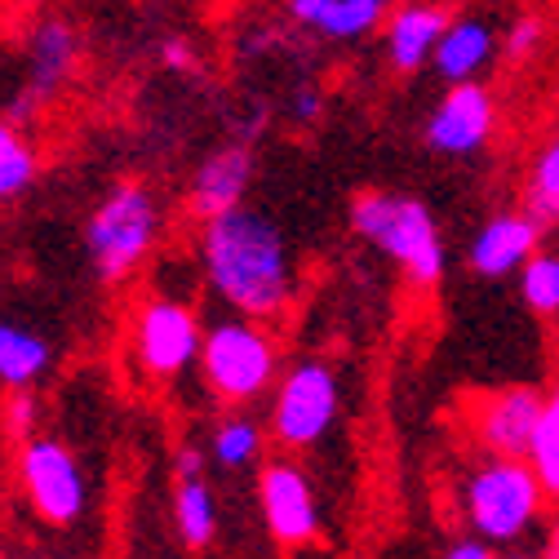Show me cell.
Returning <instances> with one entry per match:
<instances>
[{
  "instance_id": "cell-1",
  "label": "cell",
  "mask_w": 559,
  "mask_h": 559,
  "mask_svg": "<svg viewBox=\"0 0 559 559\" xmlns=\"http://www.w3.org/2000/svg\"><path fill=\"white\" fill-rule=\"evenodd\" d=\"M200 262L223 302L253 320H271L294 302L298 275L289 240L258 209H227L200 227Z\"/></svg>"
},
{
  "instance_id": "cell-2",
  "label": "cell",
  "mask_w": 559,
  "mask_h": 559,
  "mask_svg": "<svg viewBox=\"0 0 559 559\" xmlns=\"http://www.w3.org/2000/svg\"><path fill=\"white\" fill-rule=\"evenodd\" d=\"M352 231L391 258L413 289H436L444 280V240L440 223L417 195L400 191H360L352 200Z\"/></svg>"
},
{
  "instance_id": "cell-3",
  "label": "cell",
  "mask_w": 559,
  "mask_h": 559,
  "mask_svg": "<svg viewBox=\"0 0 559 559\" xmlns=\"http://www.w3.org/2000/svg\"><path fill=\"white\" fill-rule=\"evenodd\" d=\"M546 502H550V493L542 488L528 457L484 453V462H475L462 479L466 528L493 546L520 542L546 515Z\"/></svg>"
},
{
  "instance_id": "cell-4",
  "label": "cell",
  "mask_w": 559,
  "mask_h": 559,
  "mask_svg": "<svg viewBox=\"0 0 559 559\" xmlns=\"http://www.w3.org/2000/svg\"><path fill=\"white\" fill-rule=\"evenodd\" d=\"M160 240V204L143 182H116L85 227L90 258L107 285L133 275Z\"/></svg>"
},
{
  "instance_id": "cell-5",
  "label": "cell",
  "mask_w": 559,
  "mask_h": 559,
  "mask_svg": "<svg viewBox=\"0 0 559 559\" xmlns=\"http://www.w3.org/2000/svg\"><path fill=\"white\" fill-rule=\"evenodd\" d=\"M275 337L249 316V320H223L204 333L200 346V373L204 386L227 404H245L258 400L271 382H275Z\"/></svg>"
},
{
  "instance_id": "cell-6",
  "label": "cell",
  "mask_w": 559,
  "mask_h": 559,
  "mask_svg": "<svg viewBox=\"0 0 559 559\" xmlns=\"http://www.w3.org/2000/svg\"><path fill=\"white\" fill-rule=\"evenodd\" d=\"M19 479H23V493H27L32 511L45 524L67 528V524H76L85 515V475H81L76 453L67 444L45 440V436L23 440Z\"/></svg>"
},
{
  "instance_id": "cell-7",
  "label": "cell",
  "mask_w": 559,
  "mask_h": 559,
  "mask_svg": "<svg viewBox=\"0 0 559 559\" xmlns=\"http://www.w3.org/2000/svg\"><path fill=\"white\" fill-rule=\"evenodd\" d=\"M337 417V373L324 360H302L280 382L271 404V431L285 449H311Z\"/></svg>"
},
{
  "instance_id": "cell-8",
  "label": "cell",
  "mask_w": 559,
  "mask_h": 559,
  "mask_svg": "<svg viewBox=\"0 0 559 559\" xmlns=\"http://www.w3.org/2000/svg\"><path fill=\"white\" fill-rule=\"evenodd\" d=\"M200 346H204V329H200V320H195V311L187 302L152 298V302L138 307L133 356H138V365H143V373L169 382L187 365L200 360Z\"/></svg>"
},
{
  "instance_id": "cell-9",
  "label": "cell",
  "mask_w": 559,
  "mask_h": 559,
  "mask_svg": "<svg viewBox=\"0 0 559 559\" xmlns=\"http://www.w3.org/2000/svg\"><path fill=\"white\" fill-rule=\"evenodd\" d=\"M546 413V395L533 386H502L488 391L471 404V431L484 453H507V457H528L533 431Z\"/></svg>"
},
{
  "instance_id": "cell-10",
  "label": "cell",
  "mask_w": 559,
  "mask_h": 559,
  "mask_svg": "<svg viewBox=\"0 0 559 559\" xmlns=\"http://www.w3.org/2000/svg\"><path fill=\"white\" fill-rule=\"evenodd\" d=\"M76 62H81V32L67 23V19H45L32 32V49H27V85L14 103L10 120H27L36 107L53 103L67 81L76 76Z\"/></svg>"
},
{
  "instance_id": "cell-11",
  "label": "cell",
  "mask_w": 559,
  "mask_h": 559,
  "mask_svg": "<svg viewBox=\"0 0 559 559\" xmlns=\"http://www.w3.org/2000/svg\"><path fill=\"white\" fill-rule=\"evenodd\" d=\"M493 124H498L493 94H488L479 81H462L427 116L423 138H427V147L440 152V156H471L493 138Z\"/></svg>"
},
{
  "instance_id": "cell-12",
  "label": "cell",
  "mask_w": 559,
  "mask_h": 559,
  "mask_svg": "<svg viewBox=\"0 0 559 559\" xmlns=\"http://www.w3.org/2000/svg\"><path fill=\"white\" fill-rule=\"evenodd\" d=\"M258 498L266 528L280 546H302L320 533V511L311 498V484L294 462H266L258 475Z\"/></svg>"
},
{
  "instance_id": "cell-13",
  "label": "cell",
  "mask_w": 559,
  "mask_h": 559,
  "mask_svg": "<svg viewBox=\"0 0 559 559\" xmlns=\"http://www.w3.org/2000/svg\"><path fill=\"white\" fill-rule=\"evenodd\" d=\"M542 249V218L537 214H498L488 218L471 240V271L484 280H502L524 271V262Z\"/></svg>"
},
{
  "instance_id": "cell-14",
  "label": "cell",
  "mask_w": 559,
  "mask_h": 559,
  "mask_svg": "<svg viewBox=\"0 0 559 559\" xmlns=\"http://www.w3.org/2000/svg\"><path fill=\"white\" fill-rule=\"evenodd\" d=\"M253 182V152L245 143H227L214 156H204V165L191 178V214L200 223L227 214V209H240L245 191Z\"/></svg>"
},
{
  "instance_id": "cell-15",
  "label": "cell",
  "mask_w": 559,
  "mask_h": 559,
  "mask_svg": "<svg viewBox=\"0 0 559 559\" xmlns=\"http://www.w3.org/2000/svg\"><path fill=\"white\" fill-rule=\"evenodd\" d=\"M449 27V14L431 0H408L400 5L391 19H386V58L395 72H417V67H427L436 58V45Z\"/></svg>"
},
{
  "instance_id": "cell-16",
  "label": "cell",
  "mask_w": 559,
  "mask_h": 559,
  "mask_svg": "<svg viewBox=\"0 0 559 559\" xmlns=\"http://www.w3.org/2000/svg\"><path fill=\"white\" fill-rule=\"evenodd\" d=\"M391 0H289L294 23L324 40H360L386 23Z\"/></svg>"
},
{
  "instance_id": "cell-17",
  "label": "cell",
  "mask_w": 559,
  "mask_h": 559,
  "mask_svg": "<svg viewBox=\"0 0 559 559\" xmlns=\"http://www.w3.org/2000/svg\"><path fill=\"white\" fill-rule=\"evenodd\" d=\"M431 62L449 85L475 81L484 67L493 62V27H488L484 19H449Z\"/></svg>"
},
{
  "instance_id": "cell-18",
  "label": "cell",
  "mask_w": 559,
  "mask_h": 559,
  "mask_svg": "<svg viewBox=\"0 0 559 559\" xmlns=\"http://www.w3.org/2000/svg\"><path fill=\"white\" fill-rule=\"evenodd\" d=\"M49 369V342L23 324H5L0 320V386H32L40 382Z\"/></svg>"
},
{
  "instance_id": "cell-19",
  "label": "cell",
  "mask_w": 559,
  "mask_h": 559,
  "mask_svg": "<svg viewBox=\"0 0 559 559\" xmlns=\"http://www.w3.org/2000/svg\"><path fill=\"white\" fill-rule=\"evenodd\" d=\"M174 524H178V537L191 546V550H204L218 533V507H214V493H209L204 475H178L174 484Z\"/></svg>"
},
{
  "instance_id": "cell-20",
  "label": "cell",
  "mask_w": 559,
  "mask_h": 559,
  "mask_svg": "<svg viewBox=\"0 0 559 559\" xmlns=\"http://www.w3.org/2000/svg\"><path fill=\"white\" fill-rule=\"evenodd\" d=\"M36 178V152L23 138L19 120H0V200H14Z\"/></svg>"
},
{
  "instance_id": "cell-21",
  "label": "cell",
  "mask_w": 559,
  "mask_h": 559,
  "mask_svg": "<svg viewBox=\"0 0 559 559\" xmlns=\"http://www.w3.org/2000/svg\"><path fill=\"white\" fill-rule=\"evenodd\" d=\"M520 294L528 302V311L537 316H559V253L537 249L524 271H520Z\"/></svg>"
},
{
  "instance_id": "cell-22",
  "label": "cell",
  "mask_w": 559,
  "mask_h": 559,
  "mask_svg": "<svg viewBox=\"0 0 559 559\" xmlns=\"http://www.w3.org/2000/svg\"><path fill=\"white\" fill-rule=\"evenodd\" d=\"M528 462L542 479V488L559 502V408L546 400V413L533 431V444H528Z\"/></svg>"
},
{
  "instance_id": "cell-23",
  "label": "cell",
  "mask_w": 559,
  "mask_h": 559,
  "mask_svg": "<svg viewBox=\"0 0 559 559\" xmlns=\"http://www.w3.org/2000/svg\"><path fill=\"white\" fill-rule=\"evenodd\" d=\"M214 462L218 466H227V471H236V466H249L253 457H258V449H262V431L249 423V417H227V423L214 431Z\"/></svg>"
},
{
  "instance_id": "cell-24",
  "label": "cell",
  "mask_w": 559,
  "mask_h": 559,
  "mask_svg": "<svg viewBox=\"0 0 559 559\" xmlns=\"http://www.w3.org/2000/svg\"><path fill=\"white\" fill-rule=\"evenodd\" d=\"M555 200H559V138H550V143L537 152L533 169H528V204H533V214L542 223H546Z\"/></svg>"
},
{
  "instance_id": "cell-25",
  "label": "cell",
  "mask_w": 559,
  "mask_h": 559,
  "mask_svg": "<svg viewBox=\"0 0 559 559\" xmlns=\"http://www.w3.org/2000/svg\"><path fill=\"white\" fill-rule=\"evenodd\" d=\"M36 413H40V404H36L32 386H14L10 400H5V427H10V436H14L19 444L32 440V431H36Z\"/></svg>"
},
{
  "instance_id": "cell-26",
  "label": "cell",
  "mask_w": 559,
  "mask_h": 559,
  "mask_svg": "<svg viewBox=\"0 0 559 559\" xmlns=\"http://www.w3.org/2000/svg\"><path fill=\"white\" fill-rule=\"evenodd\" d=\"M537 45H542V19H537V14L515 19V23H511V32H507V58L524 62L528 53H537Z\"/></svg>"
},
{
  "instance_id": "cell-27",
  "label": "cell",
  "mask_w": 559,
  "mask_h": 559,
  "mask_svg": "<svg viewBox=\"0 0 559 559\" xmlns=\"http://www.w3.org/2000/svg\"><path fill=\"white\" fill-rule=\"evenodd\" d=\"M289 116H294V124H302V129L320 124V116H324V94H320L316 85H298L294 98H289Z\"/></svg>"
},
{
  "instance_id": "cell-28",
  "label": "cell",
  "mask_w": 559,
  "mask_h": 559,
  "mask_svg": "<svg viewBox=\"0 0 559 559\" xmlns=\"http://www.w3.org/2000/svg\"><path fill=\"white\" fill-rule=\"evenodd\" d=\"M160 62L169 72H195V45L182 36H169V40H160Z\"/></svg>"
},
{
  "instance_id": "cell-29",
  "label": "cell",
  "mask_w": 559,
  "mask_h": 559,
  "mask_svg": "<svg viewBox=\"0 0 559 559\" xmlns=\"http://www.w3.org/2000/svg\"><path fill=\"white\" fill-rule=\"evenodd\" d=\"M444 559H498L493 555V542H484V537H457L449 550H444Z\"/></svg>"
},
{
  "instance_id": "cell-30",
  "label": "cell",
  "mask_w": 559,
  "mask_h": 559,
  "mask_svg": "<svg viewBox=\"0 0 559 559\" xmlns=\"http://www.w3.org/2000/svg\"><path fill=\"white\" fill-rule=\"evenodd\" d=\"M174 475H204V457H200V449H178V457H174Z\"/></svg>"
},
{
  "instance_id": "cell-31",
  "label": "cell",
  "mask_w": 559,
  "mask_h": 559,
  "mask_svg": "<svg viewBox=\"0 0 559 559\" xmlns=\"http://www.w3.org/2000/svg\"><path fill=\"white\" fill-rule=\"evenodd\" d=\"M546 559H559V511L550 520V546H546Z\"/></svg>"
},
{
  "instance_id": "cell-32",
  "label": "cell",
  "mask_w": 559,
  "mask_h": 559,
  "mask_svg": "<svg viewBox=\"0 0 559 559\" xmlns=\"http://www.w3.org/2000/svg\"><path fill=\"white\" fill-rule=\"evenodd\" d=\"M546 223H559V200L550 204V214H546Z\"/></svg>"
},
{
  "instance_id": "cell-33",
  "label": "cell",
  "mask_w": 559,
  "mask_h": 559,
  "mask_svg": "<svg viewBox=\"0 0 559 559\" xmlns=\"http://www.w3.org/2000/svg\"><path fill=\"white\" fill-rule=\"evenodd\" d=\"M546 400H550V404H555V408H559V382H555V391H550V395H546Z\"/></svg>"
},
{
  "instance_id": "cell-34",
  "label": "cell",
  "mask_w": 559,
  "mask_h": 559,
  "mask_svg": "<svg viewBox=\"0 0 559 559\" xmlns=\"http://www.w3.org/2000/svg\"><path fill=\"white\" fill-rule=\"evenodd\" d=\"M502 559H537V555H524V550H520V555H502Z\"/></svg>"
}]
</instances>
